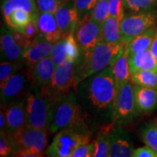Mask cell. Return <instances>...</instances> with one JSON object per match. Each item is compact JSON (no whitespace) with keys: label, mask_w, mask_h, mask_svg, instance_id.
Here are the masks:
<instances>
[{"label":"cell","mask_w":157,"mask_h":157,"mask_svg":"<svg viewBox=\"0 0 157 157\" xmlns=\"http://www.w3.org/2000/svg\"><path fill=\"white\" fill-rule=\"evenodd\" d=\"M128 56V52L124 48L121 56L111 66L115 81L117 82V87H119L122 84L131 81Z\"/></svg>","instance_id":"cell-21"},{"label":"cell","mask_w":157,"mask_h":157,"mask_svg":"<svg viewBox=\"0 0 157 157\" xmlns=\"http://www.w3.org/2000/svg\"><path fill=\"white\" fill-rule=\"evenodd\" d=\"M74 36L80 53L89 50L102 42V24L90 17L78 20Z\"/></svg>","instance_id":"cell-9"},{"label":"cell","mask_w":157,"mask_h":157,"mask_svg":"<svg viewBox=\"0 0 157 157\" xmlns=\"http://www.w3.org/2000/svg\"><path fill=\"white\" fill-rule=\"evenodd\" d=\"M121 40L120 21L110 15L102 24V42L119 43L121 42Z\"/></svg>","instance_id":"cell-24"},{"label":"cell","mask_w":157,"mask_h":157,"mask_svg":"<svg viewBox=\"0 0 157 157\" xmlns=\"http://www.w3.org/2000/svg\"><path fill=\"white\" fill-rule=\"evenodd\" d=\"M74 90L90 118L98 122L111 123L118 87L111 66L86 78Z\"/></svg>","instance_id":"cell-1"},{"label":"cell","mask_w":157,"mask_h":157,"mask_svg":"<svg viewBox=\"0 0 157 157\" xmlns=\"http://www.w3.org/2000/svg\"><path fill=\"white\" fill-rule=\"evenodd\" d=\"M58 95L50 87L39 88L31 85L26 95L25 125L48 131L51 108Z\"/></svg>","instance_id":"cell-4"},{"label":"cell","mask_w":157,"mask_h":157,"mask_svg":"<svg viewBox=\"0 0 157 157\" xmlns=\"http://www.w3.org/2000/svg\"><path fill=\"white\" fill-rule=\"evenodd\" d=\"M134 148L132 136L119 126H113L111 131L109 157H129Z\"/></svg>","instance_id":"cell-12"},{"label":"cell","mask_w":157,"mask_h":157,"mask_svg":"<svg viewBox=\"0 0 157 157\" xmlns=\"http://www.w3.org/2000/svg\"><path fill=\"white\" fill-rule=\"evenodd\" d=\"M57 24L62 38L74 34L78 22V15L75 6V0H68L55 13Z\"/></svg>","instance_id":"cell-11"},{"label":"cell","mask_w":157,"mask_h":157,"mask_svg":"<svg viewBox=\"0 0 157 157\" xmlns=\"http://www.w3.org/2000/svg\"><path fill=\"white\" fill-rule=\"evenodd\" d=\"M20 62L2 61L0 64V87L3 86L11 76L17 73L21 68Z\"/></svg>","instance_id":"cell-31"},{"label":"cell","mask_w":157,"mask_h":157,"mask_svg":"<svg viewBox=\"0 0 157 157\" xmlns=\"http://www.w3.org/2000/svg\"><path fill=\"white\" fill-rule=\"evenodd\" d=\"M5 107L7 122V133L13 134L25 124L26 98H15Z\"/></svg>","instance_id":"cell-14"},{"label":"cell","mask_w":157,"mask_h":157,"mask_svg":"<svg viewBox=\"0 0 157 157\" xmlns=\"http://www.w3.org/2000/svg\"><path fill=\"white\" fill-rule=\"evenodd\" d=\"M157 21V10L127 13L120 21L121 42L127 44L133 38L154 27Z\"/></svg>","instance_id":"cell-6"},{"label":"cell","mask_w":157,"mask_h":157,"mask_svg":"<svg viewBox=\"0 0 157 157\" xmlns=\"http://www.w3.org/2000/svg\"><path fill=\"white\" fill-rule=\"evenodd\" d=\"M36 21L38 30V36L36 38L53 44L62 38L54 14L39 13Z\"/></svg>","instance_id":"cell-17"},{"label":"cell","mask_w":157,"mask_h":157,"mask_svg":"<svg viewBox=\"0 0 157 157\" xmlns=\"http://www.w3.org/2000/svg\"><path fill=\"white\" fill-rule=\"evenodd\" d=\"M53 46V43L38 38L35 39L30 46L25 49L22 61L31 68L42 59L50 56Z\"/></svg>","instance_id":"cell-18"},{"label":"cell","mask_w":157,"mask_h":157,"mask_svg":"<svg viewBox=\"0 0 157 157\" xmlns=\"http://www.w3.org/2000/svg\"><path fill=\"white\" fill-rule=\"evenodd\" d=\"M68 0H36L39 13H49L55 14L60 6Z\"/></svg>","instance_id":"cell-34"},{"label":"cell","mask_w":157,"mask_h":157,"mask_svg":"<svg viewBox=\"0 0 157 157\" xmlns=\"http://www.w3.org/2000/svg\"><path fill=\"white\" fill-rule=\"evenodd\" d=\"M95 152L94 143L83 144L78 147L73 152L71 157H92Z\"/></svg>","instance_id":"cell-38"},{"label":"cell","mask_w":157,"mask_h":157,"mask_svg":"<svg viewBox=\"0 0 157 157\" xmlns=\"http://www.w3.org/2000/svg\"><path fill=\"white\" fill-rule=\"evenodd\" d=\"M125 45L122 42H101L93 48L81 52L74 63V89L86 78L111 66L122 53Z\"/></svg>","instance_id":"cell-2"},{"label":"cell","mask_w":157,"mask_h":157,"mask_svg":"<svg viewBox=\"0 0 157 157\" xmlns=\"http://www.w3.org/2000/svg\"><path fill=\"white\" fill-rule=\"evenodd\" d=\"M137 112H151L157 107V90L133 84Z\"/></svg>","instance_id":"cell-19"},{"label":"cell","mask_w":157,"mask_h":157,"mask_svg":"<svg viewBox=\"0 0 157 157\" xmlns=\"http://www.w3.org/2000/svg\"><path fill=\"white\" fill-rule=\"evenodd\" d=\"M56 67L50 56L31 66L28 73L31 85L39 88L50 87Z\"/></svg>","instance_id":"cell-13"},{"label":"cell","mask_w":157,"mask_h":157,"mask_svg":"<svg viewBox=\"0 0 157 157\" xmlns=\"http://www.w3.org/2000/svg\"><path fill=\"white\" fill-rule=\"evenodd\" d=\"M150 50L153 56L157 59V26L156 27V31H155L154 39H153L151 45Z\"/></svg>","instance_id":"cell-42"},{"label":"cell","mask_w":157,"mask_h":157,"mask_svg":"<svg viewBox=\"0 0 157 157\" xmlns=\"http://www.w3.org/2000/svg\"><path fill=\"white\" fill-rule=\"evenodd\" d=\"M98 0H75V6L78 20L90 17Z\"/></svg>","instance_id":"cell-33"},{"label":"cell","mask_w":157,"mask_h":157,"mask_svg":"<svg viewBox=\"0 0 157 157\" xmlns=\"http://www.w3.org/2000/svg\"><path fill=\"white\" fill-rule=\"evenodd\" d=\"M90 138L91 132L87 124L62 129L56 132L46 154L50 157H71L78 147L89 143Z\"/></svg>","instance_id":"cell-5"},{"label":"cell","mask_w":157,"mask_h":157,"mask_svg":"<svg viewBox=\"0 0 157 157\" xmlns=\"http://www.w3.org/2000/svg\"><path fill=\"white\" fill-rule=\"evenodd\" d=\"M155 31H156V27H152L133 38L128 44L125 45V49L128 53L132 54L150 49L154 39Z\"/></svg>","instance_id":"cell-26"},{"label":"cell","mask_w":157,"mask_h":157,"mask_svg":"<svg viewBox=\"0 0 157 157\" xmlns=\"http://www.w3.org/2000/svg\"><path fill=\"white\" fill-rule=\"evenodd\" d=\"M112 123L103 125L98 132L97 138L94 141L95 152L94 157H107L109 156L111 144V131L113 127Z\"/></svg>","instance_id":"cell-23"},{"label":"cell","mask_w":157,"mask_h":157,"mask_svg":"<svg viewBox=\"0 0 157 157\" xmlns=\"http://www.w3.org/2000/svg\"><path fill=\"white\" fill-rule=\"evenodd\" d=\"M44 155L43 153L36 152L35 151L29 150V149H24V150H21L15 153L13 156H18V157H42Z\"/></svg>","instance_id":"cell-40"},{"label":"cell","mask_w":157,"mask_h":157,"mask_svg":"<svg viewBox=\"0 0 157 157\" xmlns=\"http://www.w3.org/2000/svg\"><path fill=\"white\" fill-rule=\"evenodd\" d=\"M15 10H23L34 16H37L39 13L35 0H3L2 2V11L4 18Z\"/></svg>","instance_id":"cell-22"},{"label":"cell","mask_w":157,"mask_h":157,"mask_svg":"<svg viewBox=\"0 0 157 157\" xmlns=\"http://www.w3.org/2000/svg\"><path fill=\"white\" fill-rule=\"evenodd\" d=\"M75 91L71 89L59 94L55 100L50 110L48 129L51 134L67 127L86 125L82 108Z\"/></svg>","instance_id":"cell-3"},{"label":"cell","mask_w":157,"mask_h":157,"mask_svg":"<svg viewBox=\"0 0 157 157\" xmlns=\"http://www.w3.org/2000/svg\"><path fill=\"white\" fill-rule=\"evenodd\" d=\"M66 48L68 59L73 61L74 63L78 60L80 56V50L76 43L74 34L68 35L66 37Z\"/></svg>","instance_id":"cell-35"},{"label":"cell","mask_w":157,"mask_h":157,"mask_svg":"<svg viewBox=\"0 0 157 157\" xmlns=\"http://www.w3.org/2000/svg\"><path fill=\"white\" fill-rule=\"evenodd\" d=\"M141 137L146 146L157 153V126L155 122H149L141 131Z\"/></svg>","instance_id":"cell-29"},{"label":"cell","mask_w":157,"mask_h":157,"mask_svg":"<svg viewBox=\"0 0 157 157\" xmlns=\"http://www.w3.org/2000/svg\"><path fill=\"white\" fill-rule=\"evenodd\" d=\"M13 147L10 135L6 132H0V156H12Z\"/></svg>","instance_id":"cell-36"},{"label":"cell","mask_w":157,"mask_h":157,"mask_svg":"<svg viewBox=\"0 0 157 157\" xmlns=\"http://www.w3.org/2000/svg\"><path fill=\"white\" fill-rule=\"evenodd\" d=\"M131 81L137 85L157 90V72L146 70L136 71L131 74Z\"/></svg>","instance_id":"cell-27"},{"label":"cell","mask_w":157,"mask_h":157,"mask_svg":"<svg viewBox=\"0 0 157 157\" xmlns=\"http://www.w3.org/2000/svg\"><path fill=\"white\" fill-rule=\"evenodd\" d=\"M124 8L127 13H139L154 9L157 0H123Z\"/></svg>","instance_id":"cell-28"},{"label":"cell","mask_w":157,"mask_h":157,"mask_svg":"<svg viewBox=\"0 0 157 157\" xmlns=\"http://www.w3.org/2000/svg\"><path fill=\"white\" fill-rule=\"evenodd\" d=\"M74 88V63L66 58L56 67L51 83V90L56 94L69 91Z\"/></svg>","instance_id":"cell-10"},{"label":"cell","mask_w":157,"mask_h":157,"mask_svg":"<svg viewBox=\"0 0 157 157\" xmlns=\"http://www.w3.org/2000/svg\"><path fill=\"white\" fill-rule=\"evenodd\" d=\"M137 113L134 86L132 82L129 81L118 87L111 123L118 125L122 123L130 122Z\"/></svg>","instance_id":"cell-7"},{"label":"cell","mask_w":157,"mask_h":157,"mask_svg":"<svg viewBox=\"0 0 157 157\" xmlns=\"http://www.w3.org/2000/svg\"><path fill=\"white\" fill-rule=\"evenodd\" d=\"M110 5V15L116 17L119 21L124 15L123 0H109Z\"/></svg>","instance_id":"cell-37"},{"label":"cell","mask_w":157,"mask_h":157,"mask_svg":"<svg viewBox=\"0 0 157 157\" xmlns=\"http://www.w3.org/2000/svg\"><path fill=\"white\" fill-rule=\"evenodd\" d=\"M0 131L7 132V118H6L5 107L4 106H1V111H0Z\"/></svg>","instance_id":"cell-41"},{"label":"cell","mask_w":157,"mask_h":157,"mask_svg":"<svg viewBox=\"0 0 157 157\" xmlns=\"http://www.w3.org/2000/svg\"><path fill=\"white\" fill-rule=\"evenodd\" d=\"M9 135L13 147L12 156L15 153L24 149L43 153L48 146L47 130L44 129L24 125L16 132Z\"/></svg>","instance_id":"cell-8"},{"label":"cell","mask_w":157,"mask_h":157,"mask_svg":"<svg viewBox=\"0 0 157 157\" xmlns=\"http://www.w3.org/2000/svg\"><path fill=\"white\" fill-rule=\"evenodd\" d=\"M128 60L130 74L139 70L157 72V59L153 56L150 49L129 54Z\"/></svg>","instance_id":"cell-20"},{"label":"cell","mask_w":157,"mask_h":157,"mask_svg":"<svg viewBox=\"0 0 157 157\" xmlns=\"http://www.w3.org/2000/svg\"><path fill=\"white\" fill-rule=\"evenodd\" d=\"M0 44L2 61H22L25 48L17 42L13 31L2 27Z\"/></svg>","instance_id":"cell-15"},{"label":"cell","mask_w":157,"mask_h":157,"mask_svg":"<svg viewBox=\"0 0 157 157\" xmlns=\"http://www.w3.org/2000/svg\"><path fill=\"white\" fill-rule=\"evenodd\" d=\"M30 81L29 74L16 73L2 86L0 92L1 106H6L14 101L20 93L25 90Z\"/></svg>","instance_id":"cell-16"},{"label":"cell","mask_w":157,"mask_h":157,"mask_svg":"<svg viewBox=\"0 0 157 157\" xmlns=\"http://www.w3.org/2000/svg\"><path fill=\"white\" fill-rule=\"evenodd\" d=\"M109 16L110 5L109 0H98L90 17L96 22L103 24Z\"/></svg>","instance_id":"cell-30"},{"label":"cell","mask_w":157,"mask_h":157,"mask_svg":"<svg viewBox=\"0 0 157 157\" xmlns=\"http://www.w3.org/2000/svg\"><path fill=\"white\" fill-rule=\"evenodd\" d=\"M36 17L23 10H15L8 16L5 17V21L12 30L21 33L33 20L36 18Z\"/></svg>","instance_id":"cell-25"},{"label":"cell","mask_w":157,"mask_h":157,"mask_svg":"<svg viewBox=\"0 0 157 157\" xmlns=\"http://www.w3.org/2000/svg\"><path fill=\"white\" fill-rule=\"evenodd\" d=\"M50 57L56 66L62 63L65 59L67 58L66 48V37H63L60 40L55 43Z\"/></svg>","instance_id":"cell-32"},{"label":"cell","mask_w":157,"mask_h":157,"mask_svg":"<svg viewBox=\"0 0 157 157\" xmlns=\"http://www.w3.org/2000/svg\"><path fill=\"white\" fill-rule=\"evenodd\" d=\"M154 122H155V124H156V125L157 126V118L156 119H155V121H154Z\"/></svg>","instance_id":"cell-43"},{"label":"cell","mask_w":157,"mask_h":157,"mask_svg":"<svg viewBox=\"0 0 157 157\" xmlns=\"http://www.w3.org/2000/svg\"><path fill=\"white\" fill-rule=\"evenodd\" d=\"M132 157H157L156 153L148 146H145L135 149L132 153Z\"/></svg>","instance_id":"cell-39"}]
</instances>
